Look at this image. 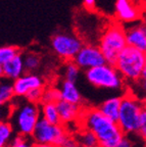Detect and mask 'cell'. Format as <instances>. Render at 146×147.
I'll list each match as a JSON object with an SVG mask.
<instances>
[{
  "label": "cell",
  "instance_id": "obj_1",
  "mask_svg": "<svg viewBox=\"0 0 146 147\" xmlns=\"http://www.w3.org/2000/svg\"><path fill=\"white\" fill-rule=\"evenodd\" d=\"M79 121L82 128L95 134L99 147H116L125 136L118 123L105 117L98 108L82 110Z\"/></svg>",
  "mask_w": 146,
  "mask_h": 147
},
{
  "label": "cell",
  "instance_id": "obj_22",
  "mask_svg": "<svg viewBox=\"0 0 146 147\" xmlns=\"http://www.w3.org/2000/svg\"><path fill=\"white\" fill-rule=\"evenodd\" d=\"M81 69L78 67L76 62L74 60H69L66 61V65H64V80H69L72 82H76L80 76Z\"/></svg>",
  "mask_w": 146,
  "mask_h": 147
},
{
  "label": "cell",
  "instance_id": "obj_31",
  "mask_svg": "<svg viewBox=\"0 0 146 147\" xmlns=\"http://www.w3.org/2000/svg\"><path fill=\"white\" fill-rule=\"evenodd\" d=\"M135 84H137L138 87H139V89L141 90L142 92L146 93V79L141 78L140 79V81H138V82L135 83Z\"/></svg>",
  "mask_w": 146,
  "mask_h": 147
},
{
  "label": "cell",
  "instance_id": "obj_16",
  "mask_svg": "<svg viewBox=\"0 0 146 147\" xmlns=\"http://www.w3.org/2000/svg\"><path fill=\"white\" fill-rule=\"evenodd\" d=\"M121 102L122 96H112L105 99L97 108L100 110L105 117H107L108 119L116 122L118 117H119Z\"/></svg>",
  "mask_w": 146,
  "mask_h": 147
},
{
  "label": "cell",
  "instance_id": "obj_37",
  "mask_svg": "<svg viewBox=\"0 0 146 147\" xmlns=\"http://www.w3.org/2000/svg\"><path fill=\"white\" fill-rule=\"evenodd\" d=\"M144 102H145V108H146V100H145V101H144Z\"/></svg>",
  "mask_w": 146,
  "mask_h": 147
},
{
  "label": "cell",
  "instance_id": "obj_29",
  "mask_svg": "<svg viewBox=\"0 0 146 147\" xmlns=\"http://www.w3.org/2000/svg\"><path fill=\"white\" fill-rule=\"evenodd\" d=\"M133 146H134L133 145V141L128 137V135H125L123 137V139L118 143V145L116 147H133Z\"/></svg>",
  "mask_w": 146,
  "mask_h": 147
},
{
  "label": "cell",
  "instance_id": "obj_21",
  "mask_svg": "<svg viewBox=\"0 0 146 147\" xmlns=\"http://www.w3.org/2000/svg\"><path fill=\"white\" fill-rule=\"evenodd\" d=\"M14 135L16 132L9 121L0 122V147H8Z\"/></svg>",
  "mask_w": 146,
  "mask_h": 147
},
{
  "label": "cell",
  "instance_id": "obj_26",
  "mask_svg": "<svg viewBox=\"0 0 146 147\" xmlns=\"http://www.w3.org/2000/svg\"><path fill=\"white\" fill-rule=\"evenodd\" d=\"M44 88H36V89L31 90L29 93L25 96L27 100L34 102V103H41L42 102V96H43Z\"/></svg>",
  "mask_w": 146,
  "mask_h": 147
},
{
  "label": "cell",
  "instance_id": "obj_3",
  "mask_svg": "<svg viewBox=\"0 0 146 147\" xmlns=\"http://www.w3.org/2000/svg\"><path fill=\"white\" fill-rule=\"evenodd\" d=\"M144 108L145 102L133 92H126L122 96L120 113L116 123L125 135L137 134Z\"/></svg>",
  "mask_w": 146,
  "mask_h": 147
},
{
  "label": "cell",
  "instance_id": "obj_4",
  "mask_svg": "<svg viewBox=\"0 0 146 147\" xmlns=\"http://www.w3.org/2000/svg\"><path fill=\"white\" fill-rule=\"evenodd\" d=\"M114 65L125 81L137 83L142 78V73L146 65L145 52L127 45L119 54Z\"/></svg>",
  "mask_w": 146,
  "mask_h": 147
},
{
  "label": "cell",
  "instance_id": "obj_32",
  "mask_svg": "<svg viewBox=\"0 0 146 147\" xmlns=\"http://www.w3.org/2000/svg\"><path fill=\"white\" fill-rule=\"evenodd\" d=\"M34 147H58L51 143H34Z\"/></svg>",
  "mask_w": 146,
  "mask_h": 147
},
{
  "label": "cell",
  "instance_id": "obj_20",
  "mask_svg": "<svg viewBox=\"0 0 146 147\" xmlns=\"http://www.w3.org/2000/svg\"><path fill=\"white\" fill-rule=\"evenodd\" d=\"M23 57L25 69L27 73H35L36 71H38L41 65V57L38 53L29 51V52L24 53Z\"/></svg>",
  "mask_w": 146,
  "mask_h": 147
},
{
  "label": "cell",
  "instance_id": "obj_14",
  "mask_svg": "<svg viewBox=\"0 0 146 147\" xmlns=\"http://www.w3.org/2000/svg\"><path fill=\"white\" fill-rule=\"evenodd\" d=\"M3 67V77L10 81H14L18 77L26 73L25 64H24V57L23 53H18V54L12 57L10 60L2 65Z\"/></svg>",
  "mask_w": 146,
  "mask_h": 147
},
{
  "label": "cell",
  "instance_id": "obj_34",
  "mask_svg": "<svg viewBox=\"0 0 146 147\" xmlns=\"http://www.w3.org/2000/svg\"><path fill=\"white\" fill-rule=\"evenodd\" d=\"M1 78H3V67H2V65L0 64V79Z\"/></svg>",
  "mask_w": 146,
  "mask_h": 147
},
{
  "label": "cell",
  "instance_id": "obj_8",
  "mask_svg": "<svg viewBox=\"0 0 146 147\" xmlns=\"http://www.w3.org/2000/svg\"><path fill=\"white\" fill-rule=\"evenodd\" d=\"M83 45L84 42L80 37L66 32L56 33L50 39L52 51L64 61L73 60Z\"/></svg>",
  "mask_w": 146,
  "mask_h": 147
},
{
  "label": "cell",
  "instance_id": "obj_23",
  "mask_svg": "<svg viewBox=\"0 0 146 147\" xmlns=\"http://www.w3.org/2000/svg\"><path fill=\"white\" fill-rule=\"evenodd\" d=\"M18 53H20V49L16 46H1L0 47V64L3 65L4 63H6L8 60L14 57Z\"/></svg>",
  "mask_w": 146,
  "mask_h": 147
},
{
  "label": "cell",
  "instance_id": "obj_33",
  "mask_svg": "<svg viewBox=\"0 0 146 147\" xmlns=\"http://www.w3.org/2000/svg\"><path fill=\"white\" fill-rule=\"evenodd\" d=\"M136 2L138 3V4L140 5V6L142 7V8L145 10V8H146V0H135Z\"/></svg>",
  "mask_w": 146,
  "mask_h": 147
},
{
  "label": "cell",
  "instance_id": "obj_10",
  "mask_svg": "<svg viewBox=\"0 0 146 147\" xmlns=\"http://www.w3.org/2000/svg\"><path fill=\"white\" fill-rule=\"evenodd\" d=\"M144 9L135 0H116L114 16L116 21L124 24H134L140 21Z\"/></svg>",
  "mask_w": 146,
  "mask_h": 147
},
{
  "label": "cell",
  "instance_id": "obj_35",
  "mask_svg": "<svg viewBox=\"0 0 146 147\" xmlns=\"http://www.w3.org/2000/svg\"><path fill=\"white\" fill-rule=\"evenodd\" d=\"M142 78L146 79V65H145V67H144V69H143V73H142Z\"/></svg>",
  "mask_w": 146,
  "mask_h": 147
},
{
  "label": "cell",
  "instance_id": "obj_28",
  "mask_svg": "<svg viewBox=\"0 0 146 147\" xmlns=\"http://www.w3.org/2000/svg\"><path fill=\"white\" fill-rule=\"evenodd\" d=\"M12 113L11 103L0 105V122H7L10 119Z\"/></svg>",
  "mask_w": 146,
  "mask_h": 147
},
{
  "label": "cell",
  "instance_id": "obj_17",
  "mask_svg": "<svg viewBox=\"0 0 146 147\" xmlns=\"http://www.w3.org/2000/svg\"><path fill=\"white\" fill-rule=\"evenodd\" d=\"M40 110H41V117L46 119L47 122L54 125L62 124L56 102H42Z\"/></svg>",
  "mask_w": 146,
  "mask_h": 147
},
{
  "label": "cell",
  "instance_id": "obj_27",
  "mask_svg": "<svg viewBox=\"0 0 146 147\" xmlns=\"http://www.w3.org/2000/svg\"><path fill=\"white\" fill-rule=\"evenodd\" d=\"M137 134L139 135V137L141 138L142 140L146 143V108H144V110L142 111Z\"/></svg>",
  "mask_w": 146,
  "mask_h": 147
},
{
  "label": "cell",
  "instance_id": "obj_18",
  "mask_svg": "<svg viewBox=\"0 0 146 147\" xmlns=\"http://www.w3.org/2000/svg\"><path fill=\"white\" fill-rule=\"evenodd\" d=\"M14 86L12 82L6 78L0 79V105H4V104L11 103L12 100L14 99Z\"/></svg>",
  "mask_w": 146,
  "mask_h": 147
},
{
  "label": "cell",
  "instance_id": "obj_11",
  "mask_svg": "<svg viewBox=\"0 0 146 147\" xmlns=\"http://www.w3.org/2000/svg\"><path fill=\"white\" fill-rule=\"evenodd\" d=\"M44 81L41 77L35 73H27L12 81L14 91L16 97H25L33 89L44 88Z\"/></svg>",
  "mask_w": 146,
  "mask_h": 147
},
{
  "label": "cell",
  "instance_id": "obj_15",
  "mask_svg": "<svg viewBox=\"0 0 146 147\" xmlns=\"http://www.w3.org/2000/svg\"><path fill=\"white\" fill-rule=\"evenodd\" d=\"M60 98L62 100L69 101L72 103L80 105L83 102V96L76 86V82H72L69 80H64L59 86Z\"/></svg>",
  "mask_w": 146,
  "mask_h": 147
},
{
  "label": "cell",
  "instance_id": "obj_13",
  "mask_svg": "<svg viewBox=\"0 0 146 147\" xmlns=\"http://www.w3.org/2000/svg\"><path fill=\"white\" fill-rule=\"evenodd\" d=\"M56 106L59 113L62 124H70L80 119L82 113L80 105L60 99L56 102Z\"/></svg>",
  "mask_w": 146,
  "mask_h": 147
},
{
  "label": "cell",
  "instance_id": "obj_24",
  "mask_svg": "<svg viewBox=\"0 0 146 147\" xmlns=\"http://www.w3.org/2000/svg\"><path fill=\"white\" fill-rule=\"evenodd\" d=\"M60 99L62 98H60L59 88L49 87L44 89L43 96H42V102H57Z\"/></svg>",
  "mask_w": 146,
  "mask_h": 147
},
{
  "label": "cell",
  "instance_id": "obj_9",
  "mask_svg": "<svg viewBox=\"0 0 146 147\" xmlns=\"http://www.w3.org/2000/svg\"><path fill=\"white\" fill-rule=\"evenodd\" d=\"M74 61L76 62L81 71H87L92 67H98L101 64L106 63L104 56L101 52L98 45L94 44H85L82 46L80 51L74 57Z\"/></svg>",
  "mask_w": 146,
  "mask_h": 147
},
{
  "label": "cell",
  "instance_id": "obj_5",
  "mask_svg": "<svg viewBox=\"0 0 146 147\" xmlns=\"http://www.w3.org/2000/svg\"><path fill=\"white\" fill-rule=\"evenodd\" d=\"M127 45L126 29L120 23L110 24L99 37V48L106 62L114 65L119 54Z\"/></svg>",
  "mask_w": 146,
  "mask_h": 147
},
{
  "label": "cell",
  "instance_id": "obj_2",
  "mask_svg": "<svg viewBox=\"0 0 146 147\" xmlns=\"http://www.w3.org/2000/svg\"><path fill=\"white\" fill-rule=\"evenodd\" d=\"M14 99L11 102L12 113L9 119L16 134L31 137L35 130L37 123L41 119V110L38 103H34L27 100L24 97L22 100Z\"/></svg>",
  "mask_w": 146,
  "mask_h": 147
},
{
  "label": "cell",
  "instance_id": "obj_30",
  "mask_svg": "<svg viewBox=\"0 0 146 147\" xmlns=\"http://www.w3.org/2000/svg\"><path fill=\"white\" fill-rule=\"evenodd\" d=\"M96 0H83V5L87 10H93L95 8Z\"/></svg>",
  "mask_w": 146,
  "mask_h": 147
},
{
  "label": "cell",
  "instance_id": "obj_19",
  "mask_svg": "<svg viewBox=\"0 0 146 147\" xmlns=\"http://www.w3.org/2000/svg\"><path fill=\"white\" fill-rule=\"evenodd\" d=\"M75 140L77 144L89 147H99L98 139H97L96 135L88 129H81V131L75 136Z\"/></svg>",
  "mask_w": 146,
  "mask_h": 147
},
{
  "label": "cell",
  "instance_id": "obj_25",
  "mask_svg": "<svg viewBox=\"0 0 146 147\" xmlns=\"http://www.w3.org/2000/svg\"><path fill=\"white\" fill-rule=\"evenodd\" d=\"M30 138L31 137H26L20 134H16L8 147H34V144L30 140Z\"/></svg>",
  "mask_w": 146,
  "mask_h": 147
},
{
  "label": "cell",
  "instance_id": "obj_7",
  "mask_svg": "<svg viewBox=\"0 0 146 147\" xmlns=\"http://www.w3.org/2000/svg\"><path fill=\"white\" fill-rule=\"evenodd\" d=\"M85 78L93 87L106 90H122L126 82L116 65L107 62L85 71Z\"/></svg>",
  "mask_w": 146,
  "mask_h": 147
},
{
  "label": "cell",
  "instance_id": "obj_6",
  "mask_svg": "<svg viewBox=\"0 0 146 147\" xmlns=\"http://www.w3.org/2000/svg\"><path fill=\"white\" fill-rule=\"evenodd\" d=\"M31 138L35 143H51L58 147H74L77 144L75 137L66 133L62 124H51L43 117L38 121Z\"/></svg>",
  "mask_w": 146,
  "mask_h": 147
},
{
  "label": "cell",
  "instance_id": "obj_36",
  "mask_svg": "<svg viewBox=\"0 0 146 147\" xmlns=\"http://www.w3.org/2000/svg\"><path fill=\"white\" fill-rule=\"evenodd\" d=\"M74 147H89V146H84V145H80V144H76Z\"/></svg>",
  "mask_w": 146,
  "mask_h": 147
},
{
  "label": "cell",
  "instance_id": "obj_38",
  "mask_svg": "<svg viewBox=\"0 0 146 147\" xmlns=\"http://www.w3.org/2000/svg\"><path fill=\"white\" fill-rule=\"evenodd\" d=\"M144 11H146V8H145V10H144Z\"/></svg>",
  "mask_w": 146,
  "mask_h": 147
},
{
  "label": "cell",
  "instance_id": "obj_12",
  "mask_svg": "<svg viewBox=\"0 0 146 147\" xmlns=\"http://www.w3.org/2000/svg\"><path fill=\"white\" fill-rule=\"evenodd\" d=\"M128 45L146 53V18L142 16L140 22H136L126 29Z\"/></svg>",
  "mask_w": 146,
  "mask_h": 147
},
{
  "label": "cell",
  "instance_id": "obj_39",
  "mask_svg": "<svg viewBox=\"0 0 146 147\" xmlns=\"http://www.w3.org/2000/svg\"><path fill=\"white\" fill-rule=\"evenodd\" d=\"M145 55H146V53H145Z\"/></svg>",
  "mask_w": 146,
  "mask_h": 147
}]
</instances>
